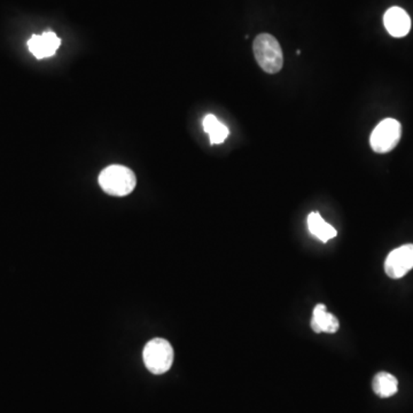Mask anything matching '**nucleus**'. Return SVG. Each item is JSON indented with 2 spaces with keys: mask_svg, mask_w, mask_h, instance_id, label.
<instances>
[{
  "mask_svg": "<svg viewBox=\"0 0 413 413\" xmlns=\"http://www.w3.org/2000/svg\"><path fill=\"white\" fill-rule=\"evenodd\" d=\"M402 125L395 119H385L380 122L371 134V147L374 152L383 154L397 146L401 139Z\"/></svg>",
  "mask_w": 413,
  "mask_h": 413,
  "instance_id": "nucleus-4",
  "label": "nucleus"
},
{
  "mask_svg": "<svg viewBox=\"0 0 413 413\" xmlns=\"http://www.w3.org/2000/svg\"><path fill=\"white\" fill-rule=\"evenodd\" d=\"M310 325H311L313 331L316 332V333L331 335V333L337 332L340 327V322L335 315L328 313L325 304L319 303L313 309V318H311Z\"/></svg>",
  "mask_w": 413,
  "mask_h": 413,
  "instance_id": "nucleus-8",
  "label": "nucleus"
},
{
  "mask_svg": "<svg viewBox=\"0 0 413 413\" xmlns=\"http://www.w3.org/2000/svg\"><path fill=\"white\" fill-rule=\"evenodd\" d=\"M413 269V245H403L392 250L385 261V272L392 279H400Z\"/></svg>",
  "mask_w": 413,
  "mask_h": 413,
  "instance_id": "nucleus-5",
  "label": "nucleus"
},
{
  "mask_svg": "<svg viewBox=\"0 0 413 413\" xmlns=\"http://www.w3.org/2000/svg\"><path fill=\"white\" fill-rule=\"evenodd\" d=\"M99 184L107 194L125 197L130 194L137 185L134 171L120 164H112L103 169L99 175Z\"/></svg>",
  "mask_w": 413,
  "mask_h": 413,
  "instance_id": "nucleus-1",
  "label": "nucleus"
},
{
  "mask_svg": "<svg viewBox=\"0 0 413 413\" xmlns=\"http://www.w3.org/2000/svg\"><path fill=\"white\" fill-rule=\"evenodd\" d=\"M252 51L258 66L265 73L277 74L283 69V50L279 42L272 35H258L252 44Z\"/></svg>",
  "mask_w": 413,
  "mask_h": 413,
  "instance_id": "nucleus-2",
  "label": "nucleus"
},
{
  "mask_svg": "<svg viewBox=\"0 0 413 413\" xmlns=\"http://www.w3.org/2000/svg\"><path fill=\"white\" fill-rule=\"evenodd\" d=\"M175 353L169 341L155 337L145 346L143 351L144 364L153 374H163L173 366Z\"/></svg>",
  "mask_w": 413,
  "mask_h": 413,
  "instance_id": "nucleus-3",
  "label": "nucleus"
},
{
  "mask_svg": "<svg viewBox=\"0 0 413 413\" xmlns=\"http://www.w3.org/2000/svg\"><path fill=\"white\" fill-rule=\"evenodd\" d=\"M202 125H204V132L209 134L210 143L214 145L222 144L230 134L228 127L223 124L222 122L219 121V119L211 114L204 117Z\"/></svg>",
  "mask_w": 413,
  "mask_h": 413,
  "instance_id": "nucleus-11",
  "label": "nucleus"
},
{
  "mask_svg": "<svg viewBox=\"0 0 413 413\" xmlns=\"http://www.w3.org/2000/svg\"><path fill=\"white\" fill-rule=\"evenodd\" d=\"M372 388L379 397H392L397 392L398 381L388 372H379L372 381Z\"/></svg>",
  "mask_w": 413,
  "mask_h": 413,
  "instance_id": "nucleus-10",
  "label": "nucleus"
},
{
  "mask_svg": "<svg viewBox=\"0 0 413 413\" xmlns=\"http://www.w3.org/2000/svg\"><path fill=\"white\" fill-rule=\"evenodd\" d=\"M60 45V38L52 31H47L42 35H34L30 40H28L29 51L37 59L50 58L52 55H54Z\"/></svg>",
  "mask_w": 413,
  "mask_h": 413,
  "instance_id": "nucleus-6",
  "label": "nucleus"
},
{
  "mask_svg": "<svg viewBox=\"0 0 413 413\" xmlns=\"http://www.w3.org/2000/svg\"><path fill=\"white\" fill-rule=\"evenodd\" d=\"M383 23L389 34L396 38L407 36L411 29L410 16L401 7H390L385 13Z\"/></svg>",
  "mask_w": 413,
  "mask_h": 413,
  "instance_id": "nucleus-7",
  "label": "nucleus"
},
{
  "mask_svg": "<svg viewBox=\"0 0 413 413\" xmlns=\"http://www.w3.org/2000/svg\"><path fill=\"white\" fill-rule=\"evenodd\" d=\"M308 228L310 233L322 243H327L337 237V230L331 224L326 223L318 213H311L308 216Z\"/></svg>",
  "mask_w": 413,
  "mask_h": 413,
  "instance_id": "nucleus-9",
  "label": "nucleus"
}]
</instances>
